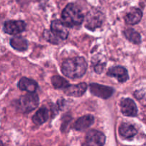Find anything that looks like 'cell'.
I'll use <instances>...</instances> for the list:
<instances>
[{
    "label": "cell",
    "instance_id": "8fae6325",
    "mask_svg": "<svg viewBox=\"0 0 146 146\" xmlns=\"http://www.w3.org/2000/svg\"><path fill=\"white\" fill-rule=\"evenodd\" d=\"M64 93L67 96L74 97H80L84 95L87 90V85L86 83H81L76 85H68L64 88Z\"/></svg>",
    "mask_w": 146,
    "mask_h": 146
},
{
    "label": "cell",
    "instance_id": "5bb4252c",
    "mask_svg": "<svg viewBox=\"0 0 146 146\" xmlns=\"http://www.w3.org/2000/svg\"><path fill=\"white\" fill-rule=\"evenodd\" d=\"M138 133L137 129L133 125L128 123H123L119 128V133L121 137L125 139H131L135 136Z\"/></svg>",
    "mask_w": 146,
    "mask_h": 146
},
{
    "label": "cell",
    "instance_id": "30bf717a",
    "mask_svg": "<svg viewBox=\"0 0 146 146\" xmlns=\"http://www.w3.org/2000/svg\"><path fill=\"white\" fill-rule=\"evenodd\" d=\"M107 74L109 76L115 77L121 83L125 82L129 78V75L126 68L120 66L109 68Z\"/></svg>",
    "mask_w": 146,
    "mask_h": 146
},
{
    "label": "cell",
    "instance_id": "3957f363",
    "mask_svg": "<svg viewBox=\"0 0 146 146\" xmlns=\"http://www.w3.org/2000/svg\"><path fill=\"white\" fill-rule=\"evenodd\" d=\"M39 98L35 93H29L27 95L22 96L16 101L15 106L20 112L29 113L38 107Z\"/></svg>",
    "mask_w": 146,
    "mask_h": 146
},
{
    "label": "cell",
    "instance_id": "d6986e66",
    "mask_svg": "<svg viewBox=\"0 0 146 146\" xmlns=\"http://www.w3.org/2000/svg\"><path fill=\"white\" fill-rule=\"evenodd\" d=\"M51 83L56 89H64L69 85L68 81L60 76H54L51 78Z\"/></svg>",
    "mask_w": 146,
    "mask_h": 146
},
{
    "label": "cell",
    "instance_id": "9c48e42d",
    "mask_svg": "<svg viewBox=\"0 0 146 146\" xmlns=\"http://www.w3.org/2000/svg\"><path fill=\"white\" fill-rule=\"evenodd\" d=\"M121 112L125 116L135 117L138 114L136 104L131 98H124L121 103Z\"/></svg>",
    "mask_w": 146,
    "mask_h": 146
},
{
    "label": "cell",
    "instance_id": "ac0fdd59",
    "mask_svg": "<svg viewBox=\"0 0 146 146\" xmlns=\"http://www.w3.org/2000/svg\"><path fill=\"white\" fill-rule=\"evenodd\" d=\"M124 34H125L127 39H128L131 42L133 43V44H138L141 42V34L137 32L133 29H127L124 31Z\"/></svg>",
    "mask_w": 146,
    "mask_h": 146
},
{
    "label": "cell",
    "instance_id": "7a4b0ae2",
    "mask_svg": "<svg viewBox=\"0 0 146 146\" xmlns=\"http://www.w3.org/2000/svg\"><path fill=\"white\" fill-rule=\"evenodd\" d=\"M62 21L68 27H78L84 22V14L75 4L70 3L62 11Z\"/></svg>",
    "mask_w": 146,
    "mask_h": 146
},
{
    "label": "cell",
    "instance_id": "44dd1931",
    "mask_svg": "<svg viewBox=\"0 0 146 146\" xmlns=\"http://www.w3.org/2000/svg\"><path fill=\"white\" fill-rule=\"evenodd\" d=\"M0 145H2V143H1V141H0Z\"/></svg>",
    "mask_w": 146,
    "mask_h": 146
},
{
    "label": "cell",
    "instance_id": "6da1fadb",
    "mask_svg": "<svg viewBox=\"0 0 146 146\" xmlns=\"http://www.w3.org/2000/svg\"><path fill=\"white\" fill-rule=\"evenodd\" d=\"M63 74L70 78H79L86 74L87 63L83 57H74L64 61L61 65Z\"/></svg>",
    "mask_w": 146,
    "mask_h": 146
},
{
    "label": "cell",
    "instance_id": "8992f818",
    "mask_svg": "<svg viewBox=\"0 0 146 146\" xmlns=\"http://www.w3.org/2000/svg\"><path fill=\"white\" fill-rule=\"evenodd\" d=\"M90 91L93 95L99 98L107 99L113 94V88L98 84H91L89 85Z\"/></svg>",
    "mask_w": 146,
    "mask_h": 146
},
{
    "label": "cell",
    "instance_id": "e0dca14e",
    "mask_svg": "<svg viewBox=\"0 0 146 146\" xmlns=\"http://www.w3.org/2000/svg\"><path fill=\"white\" fill-rule=\"evenodd\" d=\"M11 47L17 51H24L28 48V41L22 36H15L10 41Z\"/></svg>",
    "mask_w": 146,
    "mask_h": 146
},
{
    "label": "cell",
    "instance_id": "4fadbf2b",
    "mask_svg": "<svg viewBox=\"0 0 146 146\" xmlns=\"http://www.w3.org/2000/svg\"><path fill=\"white\" fill-rule=\"evenodd\" d=\"M18 87L21 91H26L29 93H34L38 88V84L34 80L23 77L19 81Z\"/></svg>",
    "mask_w": 146,
    "mask_h": 146
},
{
    "label": "cell",
    "instance_id": "7c38bea8",
    "mask_svg": "<svg viewBox=\"0 0 146 146\" xmlns=\"http://www.w3.org/2000/svg\"><path fill=\"white\" fill-rule=\"evenodd\" d=\"M94 123V117L91 115H86L81 117L76 121L74 128L76 131H83L89 128Z\"/></svg>",
    "mask_w": 146,
    "mask_h": 146
},
{
    "label": "cell",
    "instance_id": "ba28073f",
    "mask_svg": "<svg viewBox=\"0 0 146 146\" xmlns=\"http://www.w3.org/2000/svg\"><path fill=\"white\" fill-rule=\"evenodd\" d=\"M86 141L88 145L101 146L105 144L106 136L101 131L91 130L87 133Z\"/></svg>",
    "mask_w": 146,
    "mask_h": 146
},
{
    "label": "cell",
    "instance_id": "277c9868",
    "mask_svg": "<svg viewBox=\"0 0 146 146\" xmlns=\"http://www.w3.org/2000/svg\"><path fill=\"white\" fill-rule=\"evenodd\" d=\"M104 16L102 12L97 9H93L87 14L85 19V26L87 29L94 31L102 25Z\"/></svg>",
    "mask_w": 146,
    "mask_h": 146
},
{
    "label": "cell",
    "instance_id": "52a82bcc",
    "mask_svg": "<svg viewBox=\"0 0 146 146\" xmlns=\"http://www.w3.org/2000/svg\"><path fill=\"white\" fill-rule=\"evenodd\" d=\"M26 29V23L23 21H7L4 24V31L7 34L15 35L24 31Z\"/></svg>",
    "mask_w": 146,
    "mask_h": 146
},
{
    "label": "cell",
    "instance_id": "9a60e30c",
    "mask_svg": "<svg viewBox=\"0 0 146 146\" xmlns=\"http://www.w3.org/2000/svg\"><path fill=\"white\" fill-rule=\"evenodd\" d=\"M143 17V12L141 9H135L130 11L125 17V22L130 25H134L140 22Z\"/></svg>",
    "mask_w": 146,
    "mask_h": 146
},
{
    "label": "cell",
    "instance_id": "2e32d148",
    "mask_svg": "<svg viewBox=\"0 0 146 146\" xmlns=\"http://www.w3.org/2000/svg\"><path fill=\"white\" fill-rule=\"evenodd\" d=\"M48 111L45 107L39 108L32 117V121L36 125H41L48 119Z\"/></svg>",
    "mask_w": 146,
    "mask_h": 146
},
{
    "label": "cell",
    "instance_id": "ffe728a7",
    "mask_svg": "<svg viewBox=\"0 0 146 146\" xmlns=\"http://www.w3.org/2000/svg\"><path fill=\"white\" fill-rule=\"evenodd\" d=\"M44 36L47 41H49L50 43H52V44H58L60 41L59 38L56 37L55 36L52 34V32L48 31V30H46V31H44Z\"/></svg>",
    "mask_w": 146,
    "mask_h": 146
},
{
    "label": "cell",
    "instance_id": "5b68a950",
    "mask_svg": "<svg viewBox=\"0 0 146 146\" xmlns=\"http://www.w3.org/2000/svg\"><path fill=\"white\" fill-rule=\"evenodd\" d=\"M51 31L59 39H66L68 36V27L60 20H54L51 22Z\"/></svg>",
    "mask_w": 146,
    "mask_h": 146
}]
</instances>
